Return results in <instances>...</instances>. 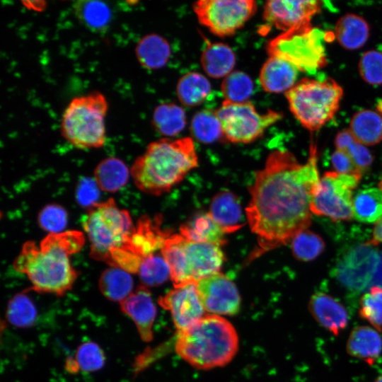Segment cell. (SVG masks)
<instances>
[{
    "label": "cell",
    "mask_w": 382,
    "mask_h": 382,
    "mask_svg": "<svg viewBox=\"0 0 382 382\" xmlns=\"http://www.w3.org/2000/svg\"><path fill=\"white\" fill-rule=\"evenodd\" d=\"M120 308L134 323L141 340L150 342L153 338L152 328L156 316V307L147 287L139 286L120 302Z\"/></svg>",
    "instance_id": "17"
},
{
    "label": "cell",
    "mask_w": 382,
    "mask_h": 382,
    "mask_svg": "<svg viewBox=\"0 0 382 382\" xmlns=\"http://www.w3.org/2000/svg\"><path fill=\"white\" fill-rule=\"evenodd\" d=\"M25 6L28 8L34 10V11H42L46 5V2L43 1H23L22 2Z\"/></svg>",
    "instance_id": "46"
},
{
    "label": "cell",
    "mask_w": 382,
    "mask_h": 382,
    "mask_svg": "<svg viewBox=\"0 0 382 382\" xmlns=\"http://www.w3.org/2000/svg\"><path fill=\"white\" fill-rule=\"evenodd\" d=\"M236 64L233 50L222 42H208L201 54V64L204 72L212 78H225Z\"/></svg>",
    "instance_id": "24"
},
{
    "label": "cell",
    "mask_w": 382,
    "mask_h": 382,
    "mask_svg": "<svg viewBox=\"0 0 382 382\" xmlns=\"http://www.w3.org/2000/svg\"><path fill=\"white\" fill-rule=\"evenodd\" d=\"M161 251L170 267L174 286L197 284L219 272L224 260L220 246L191 241L179 234L170 235Z\"/></svg>",
    "instance_id": "6"
},
{
    "label": "cell",
    "mask_w": 382,
    "mask_h": 382,
    "mask_svg": "<svg viewBox=\"0 0 382 382\" xmlns=\"http://www.w3.org/2000/svg\"><path fill=\"white\" fill-rule=\"evenodd\" d=\"M368 243L373 245L382 243V218L376 224L372 238Z\"/></svg>",
    "instance_id": "45"
},
{
    "label": "cell",
    "mask_w": 382,
    "mask_h": 382,
    "mask_svg": "<svg viewBox=\"0 0 382 382\" xmlns=\"http://www.w3.org/2000/svg\"><path fill=\"white\" fill-rule=\"evenodd\" d=\"M321 1L313 0L267 1L263 8V18L266 23L283 33L305 23L321 9Z\"/></svg>",
    "instance_id": "16"
},
{
    "label": "cell",
    "mask_w": 382,
    "mask_h": 382,
    "mask_svg": "<svg viewBox=\"0 0 382 382\" xmlns=\"http://www.w3.org/2000/svg\"><path fill=\"white\" fill-rule=\"evenodd\" d=\"M360 174L326 172L313 190L311 211L334 221H348L353 216L352 191L361 179Z\"/></svg>",
    "instance_id": "11"
},
{
    "label": "cell",
    "mask_w": 382,
    "mask_h": 382,
    "mask_svg": "<svg viewBox=\"0 0 382 382\" xmlns=\"http://www.w3.org/2000/svg\"><path fill=\"white\" fill-rule=\"evenodd\" d=\"M349 130L361 144L375 145L382 140V114L377 110L359 111L351 119Z\"/></svg>",
    "instance_id": "26"
},
{
    "label": "cell",
    "mask_w": 382,
    "mask_h": 382,
    "mask_svg": "<svg viewBox=\"0 0 382 382\" xmlns=\"http://www.w3.org/2000/svg\"><path fill=\"white\" fill-rule=\"evenodd\" d=\"M369 30V25L364 18L347 13L337 21L334 35L342 47L348 50H354L366 43Z\"/></svg>",
    "instance_id": "25"
},
{
    "label": "cell",
    "mask_w": 382,
    "mask_h": 382,
    "mask_svg": "<svg viewBox=\"0 0 382 382\" xmlns=\"http://www.w3.org/2000/svg\"><path fill=\"white\" fill-rule=\"evenodd\" d=\"M361 318L378 332L382 330V288L373 286L361 298L359 311Z\"/></svg>",
    "instance_id": "38"
},
{
    "label": "cell",
    "mask_w": 382,
    "mask_h": 382,
    "mask_svg": "<svg viewBox=\"0 0 382 382\" xmlns=\"http://www.w3.org/2000/svg\"><path fill=\"white\" fill-rule=\"evenodd\" d=\"M215 113L225 139L232 143L241 144L255 141L282 117L279 112L271 110L261 114L250 101L224 100Z\"/></svg>",
    "instance_id": "10"
},
{
    "label": "cell",
    "mask_w": 382,
    "mask_h": 382,
    "mask_svg": "<svg viewBox=\"0 0 382 382\" xmlns=\"http://www.w3.org/2000/svg\"><path fill=\"white\" fill-rule=\"evenodd\" d=\"M129 172L120 158L109 157L102 160L94 170V180L98 187L107 192H116L127 183Z\"/></svg>",
    "instance_id": "27"
},
{
    "label": "cell",
    "mask_w": 382,
    "mask_h": 382,
    "mask_svg": "<svg viewBox=\"0 0 382 382\" xmlns=\"http://www.w3.org/2000/svg\"><path fill=\"white\" fill-rule=\"evenodd\" d=\"M82 224L91 243V256L110 265L134 230L129 212L120 209L112 198L88 208Z\"/></svg>",
    "instance_id": "5"
},
{
    "label": "cell",
    "mask_w": 382,
    "mask_h": 382,
    "mask_svg": "<svg viewBox=\"0 0 382 382\" xmlns=\"http://www.w3.org/2000/svg\"><path fill=\"white\" fill-rule=\"evenodd\" d=\"M108 103L99 91L72 98L63 112L60 132L72 146L98 149L106 140L105 118Z\"/></svg>",
    "instance_id": "7"
},
{
    "label": "cell",
    "mask_w": 382,
    "mask_h": 382,
    "mask_svg": "<svg viewBox=\"0 0 382 382\" xmlns=\"http://www.w3.org/2000/svg\"><path fill=\"white\" fill-rule=\"evenodd\" d=\"M343 95L332 79L304 78L285 93L289 109L306 129L314 132L333 118Z\"/></svg>",
    "instance_id": "8"
},
{
    "label": "cell",
    "mask_w": 382,
    "mask_h": 382,
    "mask_svg": "<svg viewBox=\"0 0 382 382\" xmlns=\"http://www.w3.org/2000/svg\"><path fill=\"white\" fill-rule=\"evenodd\" d=\"M152 125L161 135H178L186 125L185 110L173 103L160 104L154 110Z\"/></svg>",
    "instance_id": "31"
},
{
    "label": "cell",
    "mask_w": 382,
    "mask_h": 382,
    "mask_svg": "<svg viewBox=\"0 0 382 382\" xmlns=\"http://www.w3.org/2000/svg\"><path fill=\"white\" fill-rule=\"evenodd\" d=\"M209 213L225 233L235 232L244 224L238 198L228 190L214 196Z\"/></svg>",
    "instance_id": "20"
},
{
    "label": "cell",
    "mask_w": 382,
    "mask_h": 382,
    "mask_svg": "<svg viewBox=\"0 0 382 382\" xmlns=\"http://www.w3.org/2000/svg\"><path fill=\"white\" fill-rule=\"evenodd\" d=\"M335 145L336 149L348 155L361 173L367 170L373 162L374 157L370 151L354 138L349 129L337 133Z\"/></svg>",
    "instance_id": "33"
},
{
    "label": "cell",
    "mask_w": 382,
    "mask_h": 382,
    "mask_svg": "<svg viewBox=\"0 0 382 382\" xmlns=\"http://www.w3.org/2000/svg\"><path fill=\"white\" fill-rule=\"evenodd\" d=\"M138 274L144 286H157L170 277V267L161 255L152 254L144 257L139 266Z\"/></svg>",
    "instance_id": "36"
},
{
    "label": "cell",
    "mask_w": 382,
    "mask_h": 382,
    "mask_svg": "<svg viewBox=\"0 0 382 382\" xmlns=\"http://www.w3.org/2000/svg\"><path fill=\"white\" fill-rule=\"evenodd\" d=\"M331 162L333 168L339 173L361 175L352 159L342 151L336 149L333 152L331 156Z\"/></svg>",
    "instance_id": "44"
},
{
    "label": "cell",
    "mask_w": 382,
    "mask_h": 382,
    "mask_svg": "<svg viewBox=\"0 0 382 382\" xmlns=\"http://www.w3.org/2000/svg\"><path fill=\"white\" fill-rule=\"evenodd\" d=\"M324 35L307 22L271 40L267 52L291 62L299 71H316L327 64Z\"/></svg>",
    "instance_id": "9"
},
{
    "label": "cell",
    "mask_w": 382,
    "mask_h": 382,
    "mask_svg": "<svg viewBox=\"0 0 382 382\" xmlns=\"http://www.w3.org/2000/svg\"><path fill=\"white\" fill-rule=\"evenodd\" d=\"M210 91L211 84L209 80L197 72H189L183 75L176 86V93L180 102L188 107L202 103Z\"/></svg>",
    "instance_id": "30"
},
{
    "label": "cell",
    "mask_w": 382,
    "mask_h": 382,
    "mask_svg": "<svg viewBox=\"0 0 382 382\" xmlns=\"http://www.w3.org/2000/svg\"><path fill=\"white\" fill-rule=\"evenodd\" d=\"M98 286L108 299L120 303L132 293L133 279L129 272L111 267L102 272Z\"/></svg>",
    "instance_id": "29"
},
{
    "label": "cell",
    "mask_w": 382,
    "mask_h": 382,
    "mask_svg": "<svg viewBox=\"0 0 382 382\" xmlns=\"http://www.w3.org/2000/svg\"><path fill=\"white\" fill-rule=\"evenodd\" d=\"M99 187L94 179L82 178L76 187V198L78 203L88 208L97 204L99 197Z\"/></svg>",
    "instance_id": "43"
},
{
    "label": "cell",
    "mask_w": 382,
    "mask_h": 382,
    "mask_svg": "<svg viewBox=\"0 0 382 382\" xmlns=\"http://www.w3.org/2000/svg\"><path fill=\"white\" fill-rule=\"evenodd\" d=\"M135 54L139 64L147 69H158L168 62L171 50L168 42L162 36L151 33L137 42Z\"/></svg>",
    "instance_id": "23"
},
{
    "label": "cell",
    "mask_w": 382,
    "mask_h": 382,
    "mask_svg": "<svg viewBox=\"0 0 382 382\" xmlns=\"http://www.w3.org/2000/svg\"><path fill=\"white\" fill-rule=\"evenodd\" d=\"M158 302L161 306L170 311L178 331L195 323L203 317L205 311L196 284L175 286L161 296Z\"/></svg>",
    "instance_id": "15"
},
{
    "label": "cell",
    "mask_w": 382,
    "mask_h": 382,
    "mask_svg": "<svg viewBox=\"0 0 382 382\" xmlns=\"http://www.w3.org/2000/svg\"><path fill=\"white\" fill-rule=\"evenodd\" d=\"M347 353L368 364H373L382 353V337L373 327H355L346 344Z\"/></svg>",
    "instance_id": "21"
},
{
    "label": "cell",
    "mask_w": 382,
    "mask_h": 382,
    "mask_svg": "<svg viewBox=\"0 0 382 382\" xmlns=\"http://www.w3.org/2000/svg\"><path fill=\"white\" fill-rule=\"evenodd\" d=\"M308 308L315 320L335 335H339L347 326L349 316L346 308L329 294L323 292L313 294Z\"/></svg>",
    "instance_id": "18"
},
{
    "label": "cell",
    "mask_w": 382,
    "mask_h": 382,
    "mask_svg": "<svg viewBox=\"0 0 382 382\" xmlns=\"http://www.w3.org/2000/svg\"><path fill=\"white\" fill-rule=\"evenodd\" d=\"M180 235L186 239L221 246L226 242L225 233L209 213H199L180 227Z\"/></svg>",
    "instance_id": "22"
},
{
    "label": "cell",
    "mask_w": 382,
    "mask_h": 382,
    "mask_svg": "<svg viewBox=\"0 0 382 382\" xmlns=\"http://www.w3.org/2000/svg\"><path fill=\"white\" fill-rule=\"evenodd\" d=\"M76 362L80 369L94 371L100 369L105 363V355L101 348L93 342L81 344L76 353Z\"/></svg>",
    "instance_id": "42"
},
{
    "label": "cell",
    "mask_w": 382,
    "mask_h": 382,
    "mask_svg": "<svg viewBox=\"0 0 382 382\" xmlns=\"http://www.w3.org/2000/svg\"><path fill=\"white\" fill-rule=\"evenodd\" d=\"M359 71L362 79L369 84H382V52L376 50L365 52L359 62Z\"/></svg>",
    "instance_id": "41"
},
{
    "label": "cell",
    "mask_w": 382,
    "mask_h": 382,
    "mask_svg": "<svg viewBox=\"0 0 382 382\" xmlns=\"http://www.w3.org/2000/svg\"><path fill=\"white\" fill-rule=\"evenodd\" d=\"M376 110L382 114V101L378 102Z\"/></svg>",
    "instance_id": "47"
},
{
    "label": "cell",
    "mask_w": 382,
    "mask_h": 382,
    "mask_svg": "<svg viewBox=\"0 0 382 382\" xmlns=\"http://www.w3.org/2000/svg\"><path fill=\"white\" fill-rule=\"evenodd\" d=\"M40 226L49 233L64 232L68 223V214L59 204H50L45 206L38 214Z\"/></svg>",
    "instance_id": "40"
},
{
    "label": "cell",
    "mask_w": 382,
    "mask_h": 382,
    "mask_svg": "<svg viewBox=\"0 0 382 382\" xmlns=\"http://www.w3.org/2000/svg\"><path fill=\"white\" fill-rule=\"evenodd\" d=\"M74 13L86 28L95 33L107 30L112 20L110 6L99 1H77L73 5Z\"/></svg>",
    "instance_id": "28"
},
{
    "label": "cell",
    "mask_w": 382,
    "mask_h": 382,
    "mask_svg": "<svg viewBox=\"0 0 382 382\" xmlns=\"http://www.w3.org/2000/svg\"><path fill=\"white\" fill-rule=\"evenodd\" d=\"M84 243L85 236L81 231L49 233L39 246L30 241L23 243L13 265L27 276L35 291L62 296L72 288L78 277L70 257Z\"/></svg>",
    "instance_id": "2"
},
{
    "label": "cell",
    "mask_w": 382,
    "mask_h": 382,
    "mask_svg": "<svg viewBox=\"0 0 382 382\" xmlns=\"http://www.w3.org/2000/svg\"><path fill=\"white\" fill-rule=\"evenodd\" d=\"M199 22L214 35H233L255 13L253 0H200L192 5Z\"/></svg>",
    "instance_id": "12"
},
{
    "label": "cell",
    "mask_w": 382,
    "mask_h": 382,
    "mask_svg": "<svg viewBox=\"0 0 382 382\" xmlns=\"http://www.w3.org/2000/svg\"><path fill=\"white\" fill-rule=\"evenodd\" d=\"M197 165L192 138H163L147 146L134 161L130 173L141 191L158 196L170 191Z\"/></svg>",
    "instance_id": "3"
},
{
    "label": "cell",
    "mask_w": 382,
    "mask_h": 382,
    "mask_svg": "<svg viewBox=\"0 0 382 382\" xmlns=\"http://www.w3.org/2000/svg\"><path fill=\"white\" fill-rule=\"evenodd\" d=\"M196 286L205 311L217 316H233L239 311L238 290L226 275L212 274L199 281Z\"/></svg>",
    "instance_id": "14"
},
{
    "label": "cell",
    "mask_w": 382,
    "mask_h": 382,
    "mask_svg": "<svg viewBox=\"0 0 382 382\" xmlns=\"http://www.w3.org/2000/svg\"><path fill=\"white\" fill-rule=\"evenodd\" d=\"M319 180L313 143L305 164L286 150L268 155L264 168L255 173L245 209L259 245L253 257L285 245L310 225L312 195Z\"/></svg>",
    "instance_id": "1"
},
{
    "label": "cell",
    "mask_w": 382,
    "mask_h": 382,
    "mask_svg": "<svg viewBox=\"0 0 382 382\" xmlns=\"http://www.w3.org/2000/svg\"><path fill=\"white\" fill-rule=\"evenodd\" d=\"M37 311L32 300L24 294L15 295L9 301L7 318L18 327H28L35 320Z\"/></svg>",
    "instance_id": "39"
},
{
    "label": "cell",
    "mask_w": 382,
    "mask_h": 382,
    "mask_svg": "<svg viewBox=\"0 0 382 382\" xmlns=\"http://www.w3.org/2000/svg\"><path fill=\"white\" fill-rule=\"evenodd\" d=\"M190 130L193 137L202 143L209 144L223 136L221 123L215 111L203 110L192 118Z\"/></svg>",
    "instance_id": "34"
},
{
    "label": "cell",
    "mask_w": 382,
    "mask_h": 382,
    "mask_svg": "<svg viewBox=\"0 0 382 382\" xmlns=\"http://www.w3.org/2000/svg\"><path fill=\"white\" fill-rule=\"evenodd\" d=\"M299 71L291 62L270 56L260 69V83L266 92L286 93L296 84Z\"/></svg>",
    "instance_id": "19"
},
{
    "label": "cell",
    "mask_w": 382,
    "mask_h": 382,
    "mask_svg": "<svg viewBox=\"0 0 382 382\" xmlns=\"http://www.w3.org/2000/svg\"><path fill=\"white\" fill-rule=\"evenodd\" d=\"M238 348V337L233 325L214 314L204 316L178 331L175 340L177 354L192 366L203 370L226 365Z\"/></svg>",
    "instance_id": "4"
},
{
    "label": "cell",
    "mask_w": 382,
    "mask_h": 382,
    "mask_svg": "<svg viewBox=\"0 0 382 382\" xmlns=\"http://www.w3.org/2000/svg\"><path fill=\"white\" fill-rule=\"evenodd\" d=\"M374 382H382V375L379 376Z\"/></svg>",
    "instance_id": "48"
},
{
    "label": "cell",
    "mask_w": 382,
    "mask_h": 382,
    "mask_svg": "<svg viewBox=\"0 0 382 382\" xmlns=\"http://www.w3.org/2000/svg\"><path fill=\"white\" fill-rule=\"evenodd\" d=\"M379 186H380V188L382 190V180H381V183L379 184Z\"/></svg>",
    "instance_id": "49"
},
{
    "label": "cell",
    "mask_w": 382,
    "mask_h": 382,
    "mask_svg": "<svg viewBox=\"0 0 382 382\" xmlns=\"http://www.w3.org/2000/svg\"><path fill=\"white\" fill-rule=\"evenodd\" d=\"M294 257L301 261H311L319 256L325 249V243L318 234L304 230L291 240Z\"/></svg>",
    "instance_id": "37"
},
{
    "label": "cell",
    "mask_w": 382,
    "mask_h": 382,
    "mask_svg": "<svg viewBox=\"0 0 382 382\" xmlns=\"http://www.w3.org/2000/svg\"><path fill=\"white\" fill-rule=\"evenodd\" d=\"M382 262V254L373 245L353 246L340 258L334 275L345 288L356 292L375 286L376 276Z\"/></svg>",
    "instance_id": "13"
},
{
    "label": "cell",
    "mask_w": 382,
    "mask_h": 382,
    "mask_svg": "<svg viewBox=\"0 0 382 382\" xmlns=\"http://www.w3.org/2000/svg\"><path fill=\"white\" fill-rule=\"evenodd\" d=\"M221 91L224 100L233 103L248 101L253 91L251 78L241 71H233L222 81Z\"/></svg>",
    "instance_id": "35"
},
{
    "label": "cell",
    "mask_w": 382,
    "mask_h": 382,
    "mask_svg": "<svg viewBox=\"0 0 382 382\" xmlns=\"http://www.w3.org/2000/svg\"><path fill=\"white\" fill-rule=\"evenodd\" d=\"M353 216L361 222L374 223L382 218V190H361L353 198Z\"/></svg>",
    "instance_id": "32"
}]
</instances>
